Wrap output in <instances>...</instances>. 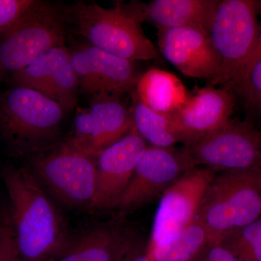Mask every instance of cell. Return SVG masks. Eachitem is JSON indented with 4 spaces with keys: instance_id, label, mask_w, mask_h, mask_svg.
<instances>
[{
    "instance_id": "7",
    "label": "cell",
    "mask_w": 261,
    "mask_h": 261,
    "mask_svg": "<svg viewBox=\"0 0 261 261\" xmlns=\"http://www.w3.org/2000/svg\"><path fill=\"white\" fill-rule=\"evenodd\" d=\"M68 27L63 10L36 1L0 36V81L13 74L53 48L65 45Z\"/></svg>"
},
{
    "instance_id": "6",
    "label": "cell",
    "mask_w": 261,
    "mask_h": 261,
    "mask_svg": "<svg viewBox=\"0 0 261 261\" xmlns=\"http://www.w3.org/2000/svg\"><path fill=\"white\" fill-rule=\"evenodd\" d=\"M27 167L55 199L72 208L90 209L96 191V159L56 142L29 156Z\"/></svg>"
},
{
    "instance_id": "15",
    "label": "cell",
    "mask_w": 261,
    "mask_h": 261,
    "mask_svg": "<svg viewBox=\"0 0 261 261\" xmlns=\"http://www.w3.org/2000/svg\"><path fill=\"white\" fill-rule=\"evenodd\" d=\"M13 86L40 92L61 105L65 112L76 106L78 80L65 45L53 48L10 79Z\"/></svg>"
},
{
    "instance_id": "2",
    "label": "cell",
    "mask_w": 261,
    "mask_h": 261,
    "mask_svg": "<svg viewBox=\"0 0 261 261\" xmlns=\"http://www.w3.org/2000/svg\"><path fill=\"white\" fill-rule=\"evenodd\" d=\"M62 10L67 27L98 49L135 62L161 58L159 49L142 30V23L122 2H116L112 8L80 2Z\"/></svg>"
},
{
    "instance_id": "1",
    "label": "cell",
    "mask_w": 261,
    "mask_h": 261,
    "mask_svg": "<svg viewBox=\"0 0 261 261\" xmlns=\"http://www.w3.org/2000/svg\"><path fill=\"white\" fill-rule=\"evenodd\" d=\"M15 244L23 261H55L69 241L66 220L27 166H7L0 172Z\"/></svg>"
},
{
    "instance_id": "9",
    "label": "cell",
    "mask_w": 261,
    "mask_h": 261,
    "mask_svg": "<svg viewBox=\"0 0 261 261\" xmlns=\"http://www.w3.org/2000/svg\"><path fill=\"white\" fill-rule=\"evenodd\" d=\"M80 93L92 101L132 93L142 73L135 61L119 58L89 43L68 48Z\"/></svg>"
},
{
    "instance_id": "16",
    "label": "cell",
    "mask_w": 261,
    "mask_h": 261,
    "mask_svg": "<svg viewBox=\"0 0 261 261\" xmlns=\"http://www.w3.org/2000/svg\"><path fill=\"white\" fill-rule=\"evenodd\" d=\"M158 47L161 56L184 75L207 84L219 75V56L205 31L192 27L160 29Z\"/></svg>"
},
{
    "instance_id": "21",
    "label": "cell",
    "mask_w": 261,
    "mask_h": 261,
    "mask_svg": "<svg viewBox=\"0 0 261 261\" xmlns=\"http://www.w3.org/2000/svg\"><path fill=\"white\" fill-rule=\"evenodd\" d=\"M213 240L197 220L165 243L148 245L150 261H193Z\"/></svg>"
},
{
    "instance_id": "19",
    "label": "cell",
    "mask_w": 261,
    "mask_h": 261,
    "mask_svg": "<svg viewBox=\"0 0 261 261\" xmlns=\"http://www.w3.org/2000/svg\"><path fill=\"white\" fill-rule=\"evenodd\" d=\"M135 92L147 107L166 113L177 111L189 97L186 87L176 75L156 68L142 73Z\"/></svg>"
},
{
    "instance_id": "12",
    "label": "cell",
    "mask_w": 261,
    "mask_h": 261,
    "mask_svg": "<svg viewBox=\"0 0 261 261\" xmlns=\"http://www.w3.org/2000/svg\"><path fill=\"white\" fill-rule=\"evenodd\" d=\"M216 173L195 166L168 187L160 198L149 245L168 241L197 220L204 196Z\"/></svg>"
},
{
    "instance_id": "24",
    "label": "cell",
    "mask_w": 261,
    "mask_h": 261,
    "mask_svg": "<svg viewBox=\"0 0 261 261\" xmlns=\"http://www.w3.org/2000/svg\"><path fill=\"white\" fill-rule=\"evenodd\" d=\"M0 261H23L15 244L7 208L0 214Z\"/></svg>"
},
{
    "instance_id": "13",
    "label": "cell",
    "mask_w": 261,
    "mask_h": 261,
    "mask_svg": "<svg viewBox=\"0 0 261 261\" xmlns=\"http://www.w3.org/2000/svg\"><path fill=\"white\" fill-rule=\"evenodd\" d=\"M147 144L133 128L96 158L95 195L89 211H116Z\"/></svg>"
},
{
    "instance_id": "20",
    "label": "cell",
    "mask_w": 261,
    "mask_h": 261,
    "mask_svg": "<svg viewBox=\"0 0 261 261\" xmlns=\"http://www.w3.org/2000/svg\"><path fill=\"white\" fill-rule=\"evenodd\" d=\"M130 94L132 99L130 108L134 125L147 144L154 147L168 148L182 143L172 113L158 112L147 107L141 102L135 90Z\"/></svg>"
},
{
    "instance_id": "10",
    "label": "cell",
    "mask_w": 261,
    "mask_h": 261,
    "mask_svg": "<svg viewBox=\"0 0 261 261\" xmlns=\"http://www.w3.org/2000/svg\"><path fill=\"white\" fill-rule=\"evenodd\" d=\"M192 166L184 147L147 145L122 197L116 216L126 217L157 199Z\"/></svg>"
},
{
    "instance_id": "18",
    "label": "cell",
    "mask_w": 261,
    "mask_h": 261,
    "mask_svg": "<svg viewBox=\"0 0 261 261\" xmlns=\"http://www.w3.org/2000/svg\"><path fill=\"white\" fill-rule=\"evenodd\" d=\"M219 0H153L132 3L125 8L141 23L150 22L158 30L192 27L208 33Z\"/></svg>"
},
{
    "instance_id": "17",
    "label": "cell",
    "mask_w": 261,
    "mask_h": 261,
    "mask_svg": "<svg viewBox=\"0 0 261 261\" xmlns=\"http://www.w3.org/2000/svg\"><path fill=\"white\" fill-rule=\"evenodd\" d=\"M234 105V94L224 87L207 85L197 89L172 113L182 144L187 145L224 126L232 119Z\"/></svg>"
},
{
    "instance_id": "23",
    "label": "cell",
    "mask_w": 261,
    "mask_h": 261,
    "mask_svg": "<svg viewBox=\"0 0 261 261\" xmlns=\"http://www.w3.org/2000/svg\"><path fill=\"white\" fill-rule=\"evenodd\" d=\"M234 92L240 94L252 109L261 114V57L244 73Z\"/></svg>"
},
{
    "instance_id": "27",
    "label": "cell",
    "mask_w": 261,
    "mask_h": 261,
    "mask_svg": "<svg viewBox=\"0 0 261 261\" xmlns=\"http://www.w3.org/2000/svg\"><path fill=\"white\" fill-rule=\"evenodd\" d=\"M258 12L259 15H260L261 18V1H258ZM261 57V22L260 23V33H259L258 38H257V40L256 42V44H255V48H254L253 51H252V54L250 55V56L249 57L248 60H247L246 64H245V67H244L243 71H242L241 75H240V78L238 82H237L236 84H235L234 87H233L232 92L233 93V90H234L235 87L238 85V82H240V79L242 78L244 73L247 71V70L250 68V66L257 60H258Z\"/></svg>"
},
{
    "instance_id": "14",
    "label": "cell",
    "mask_w": 261,
    "mask_h": 261,
    "mask_svg": "<svg viewBox=\"0 0 261 261\" xmlns=\"http://www.w3.org/2000/svg\"><path fill=\"white\" fill-rule=\"evenodd\" d=\"M137 238L134 225L116 215L109 221L72 233L55 261H122L133 253Z\"/></svg>"
},
{
    "instance_id": "25",
    "label": "cell",
    "mask_w": 261,
    "mask_h": 261,
    "mask_svg": "<svg viewBox=\"0 0 261 261\" xmlns=\"http://www.w3.org/2000/svg\"><path fill=\"white\" fill-rule=\"evenodd\" d=\"M34 3V0H0V36L11 28Z\"/></svg>"
},
{
    "instance_id": "28",
    "label": "cell",
    "mask_w": 261,
    "mask_h": 261,
    "mask_svg": "<svg viewBox=\"0 0 261 261\" xmlns=\"http://www.w3.org/2000/svg\"><path fill=\"white\" fill-rule=\"evenodd\" d=\"M130 261H150V260H149L148 257L147 256V255H141V254H139V255H136L132 257Z\"/></svg>"
},
{
    "instance_id": "26",
    "label": "cell",
    "mask_w": 261,
    "mask_h": 261,
    "mask_svg": "<svg viewBox=\"0 0 261 261\" xmlns=\"http://www.w3.org/2000/svg\"><path fill=\"white\" fill-rule=\"evenodd\" d=\"M193 261H242L219 243L212 242Z\"/></svg>"
},
{
    "instance_id": "5",
    "label": "cell",
    "mask_w": 261,
    "mask_h": 261,
    "mask_svg": "<svg viewBox=\"0 0 261 261\" xmlns=\"http://www.w3.org/2000/svg\"><path fill=\"white\" fill-rule=\"evenodd\" d=\"M258 16V1L219 2L208 34L221 66L216 80L207 85L232 92L256 44L260 33Z\"/></svg>"
},
{
    "instance_id": "8",
    "label": "cell",
    "mask_w": 261,
    "mask_h": 261,
    "mask_svg": "<svg viewBox=\"0 0 261 261\" xmlns=\"http://www.w3.org/2000/svg\"><path fill=\"white\" fill-rule=\"evenodd\" d=\"M182 147L192 166L216 173L261 170V130L246 121L231 119Z\"/></svg>"
},
{
    "instance_id": "11",
    "label": "cell",
    "mask_w": 261,
    "mask_h": 261,
    "mask_svg": "<svg viewBox=\"0 0 261 261\" xmlns=\"http://www.w3.org/2000/svg\"><path fill=\"white\" fill-rule=\"evenodd\" d=\"M133 127L132 108L121 97L105 98L92 101L89 107L77 108L71 132L64 141L73 149L96 159Z\"/></svg>"
},
{
    "instance_id": "22",
    "label": "cell",
    "mask_w": 261,
    "mask_h": 261,
    "mask_svg": "<svg viewBox=\"0 0 261 261\" xmlns=\"http://www.w3.org/2000/svg\"><path fill=\"white\" fill-rule=\"evenodd\" d=\"M242 261H261V217L219 242Z\"/></svg>"
},
{
    "instance_id": "29",
    "label": "cell",
    "mask_w": 261,
    "mask_h": 261,
    "mask_svg": "<svg viewBox=\"0 0 261 261\" xmlns=\"http://www.w3.org/2000/svg\"><path fill=\"white\" fill-rule=\"evenodd\" d=\"M3 207H2L1 206H0V214H1L2 211H3Z\"/></svg>"
},
{
    "instance_id": "4",
    "label": "cell",
    "mask_w": 261,
    "mask_h": 261,
    "mask_svg": "<svg viewBox=\"0 0 261 261\" xmlns=\"http://www.w3.org/2000/svg\"><path fill=\"white\" fill-rule=\"evenodd\" d=\"M261 217V170L217 173L206 191L197 220L213 242Z\"/></svg>"
},
{
    "instance_id": "3",
    "label": "cell",
    "mask_w": 261,
    "mask_h": 261,
    "mask_svg": "<svg viewBox=\"0 0 261 261\" xmlns=\"http://www.w3.org/2000/svg\"><path fill=\"white\" fill-rule=\"evenodd\" d=\"M65 111L40 92L13 86L0 95V136L17 156H29L57 141Z\"/></svg>"
}]
</instances>
